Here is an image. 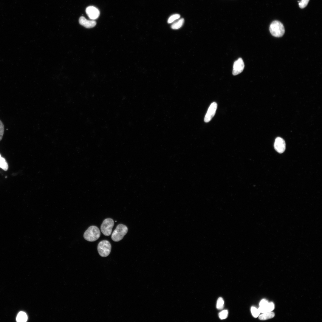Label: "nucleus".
I'll list each match as a JSON object with an SVG mask.
<instances>
[{
  "mask_svg": "<svg viewBox=\"0 0 322 322\" xmlns=\"http://www.w3.org/2000/svg\"><path fill=\"white\" fill-rule=\"evenodd\" d=\"M244 65L242 59L240 58L235 61L233 65V75H236L241 73L244 70Z\"/></svg>",
  "mask_w": 322,
  "mask_h": 322,
  "instance_id": "obj_6",
  "label": "nucleus"
},
{
  "mask_svg": "<svg viewBox=\"0 0 322 322\" xmlns=\"http://www.w3.org/2000/svg\"><path fill=\"white\" fill-rule=\"evenodd\" d=\"M128 231V228L126 225L119 224L112 233V239L114 242H119L123 239Z\"/></svg>",
  "mask_w": 322,
  "mask_h": 322,
  "instance_id": "obj_3",
  "label": "nucleus"
},
{
  "mask_svg": "<svg viewBox=\"0 0 322 322\" xmlns=\"http://www.w3.org/2000/svg\"><path fill=\"white\" fill-rule=\"evenodd\" d=\"M228 315V311L227 310H225L219 313V316L220 319H224L227 317Z\"/></svg>",
  "mask_w": 322,
  "mask_h": 322,
  "instance_id": "obj_19",
  "label": "nucleus"
},
{
  "mask_svg": "<svg viewBox=\"0 0 322 322\" xmlns=\"http://www.w3.org/2000/svg\"><path fill=\"white\" fill-rule=\"evenodd\" d=\"M268 301L266 299H263L260 302L259 304V307L263 306L268 304Z\"/></svg>",
  "mask_w": 322,
  "mask_h": 322,
  "instance_id": "obj_22",
  "label": "nucleus"
},
{
  "mask_svg": "<svg viewBox=\"0 0 322 322\" xmlns=\"http://www.w3.org/2000/svg\"><path fill=\"white\" fill-rule=\"evenodd\" d=\"M114 225L113 219L110 218L105 219L100 226V230L103 234L105 236H110L112 232V228Z\"/></svg>",
  "mask_w": 322,
  "mask_h": 322,
  "instance_id": "obj_5",
  "label": "nucleus"
},
{
  "mask_svg": "<svg viewBox=\"0 0 322 322\" xmlns=\"http://www.w3.org/2000/svg\"><path fill=\"white\" fill-rule=\"evenodd\" d=\"M86 11L89 18L92 20L97 18L100 14L98 9L93 6L87 7L86 9Z\"/></svg>",
  "mask_w": 322,
  "mask_h": 322,
  "instance_id": "obj_9",
  "label": "nucleus"
},
{
  "mask_svg": "<svg viewBox=\"0 0 322 322\" xmlns=\"http://www.w3.org/2000/svg\"><path fill=\"white\" fill-rule=\"evenodd\" d=\"M4 125L1 121L0 120V141L2 138L4 134Z\"/></svg>",
  "mask_w": 322,
  "mask_h": 322,
  "instance_id": "obj_21",
  "label": "nucleus"
},
{
  "mask_svg": "<svg viewBox=\"0 0 322 322\" xmlns=\"http://www.w3.org/2000/svg\"><path fill=\"white\" fill-rule=\"evenodd\" d=\"M309 0H301L298 3L301 8H304L307 5Z\"/></svg>",
  "mask_w": 322,
  "mask_h": 322,
  "instance_id": "obj_20",
  "label": "nucleus"
},
{
  "mask_svg": "<svg viewBox=\"0 0 322 322\" xmlns=\"http://www.w3.org/2000/svg\"><path fill=\"white\" fill-rule=\"evenodd\" d=\"M269 30L271 35L276 37H282L285 33L283 24L280 21L275 20L270 24Z\"/></svg>",
  "mask_w": 322,
  "mask_h": 322,
  "instance_id": "obj_2",
  "label": "nucleus"
},
{
  "mask_svg": "<svg viewBox=\"0 0 322 322\" xmlns=\"http://www.w3.org/2000/svg\"><path fill=\"white\" fill-rule=\"evenodd\" d=\"M79 23L80 24L87 28H92L94 27L96 24V22L95 21L93 20H88L83 16H81L80 18Z\"/></svg>",
  "mask_w": 322,
  "mask_h": 322,
  "instance_id": "obj_10",
  "label": "nucleus"
},
{
  "mask_svg": "<svg viewBox=\"0 0 322 322\" xmlns=\"http://www.w3.org/2000/svg\"><path fill=\"white\" fill-rule=\"evenodd\" d=\"M224 301L221 297L219 298L217 301L216 307L218 309H222L224 307Z\"/></svg>",
  "mask_w": 322,
  "mask_h": 322,
  "instance_id": "obj_16",
  "label": "nucleus"
},
{
  "mask_svg": "<svg viewBox=\"0 0 322 322\" xmlns=\"http://www.w3.org/2000/svg\"><path fill=\"white\" fill-rule=\"evenodd\" d=\"M100 232L99 229L96 226H90L85 232L83 237L85 239L89 242H94L100 237Z\"/></svg>",
  "mask_w": 322,
  "mask_h": 322,
  "instance_id": "obj_1",
  "label": "nucleus"
},
{
  "mask_svg": "<svg viewBox=\"0 0 322 322\" xmlns=\"http://www.w3.org/2000/svg\"><path fill=\"white\" fill-rule=\"evenodd\" d=\"M184 22V19L181 18L177 22L173 23L171 25V27L172 29L174 30L179 29L182 26Z\"/></svg>",
  "mask_w": 322,
  "mask_h": 322,
  "instance_id": "obj_15",
  "label": "nucleus"
},
{
  "mask_svg": "<svg viewBox=\"0 0 322 322\" xmlns=\"http://www.w3.org/2000/svg\"><path fill=\"white\" fill-rule=\"evenodd\" d=\"M27 317L26 313L23 312H20L18 314L16 318V321L18 322H24L27 321Z\"/></svg>",
  "mask_w": 322,
  "mask_h": 322,
  "instance_id": "obj_13",
  "label": "nucleus"
},
{
  "mask_svg": "<svg viewBox=\"0 0 322 322\" xmlns=\"http://www.w3.org/2000/svg\"><path fill=\"white\" fill-rule=\"evenodd\" d=\"M251 311L253 316L255 318H257L259 315L260 312L258 309L254 306H252L251 308Z\"/></svg>",
  "mask_w": 322,
  "mask_h": 322,
  "instance_id": "obj_18",
  "label": "nucleus"
},
{
  "mask_svg": "<svg viewBox=\"0 0 322 322\" xmlns=\"http://www.w3.org/2000/svg\"><path fill=\"white\" fill-rule=\"evenodd\" d=\"M274 304L273 302H268L263 306L259 307L258 309L259 312L264 313L271 312L274 309Z\"/></svg>",
  "mask_w": 322,
  "mask_h": 322,
  "instance_id": "obj_11",
  "label": "nucleus"
},
{
  "mask_svg": "<svg viewBox=\"0 0 322 322\" xmlns=\"http://www.w3.org/2000/svg\"><path fill=\"white\" fill-rule=\"evenodd\" d=\"M180 15L179 14H173L169 17L168 20V23H171L173 22L175 20L179 18L180 17Z\"/></svg>",
  "mask_w": 322,
  "mask_h": 322,
  "instance_id": "obj_17",
  "label": "nucleus"
},
{
  "mask_svg": "<svg viewBox=\"0 0 322 322\" xmlns=\"http://www.w3.org/2000/svg\"><path fill=\"white\" fill-rule=\"evenodd\" d=\"M217 104L215 102L211 103L209 107L205 116L204 120L206 123L209 122L215 115L217 108Z\"/></svg>",
  "mask_w": 322,
  "mask_h": 322,
  "instance_id": "obj_7",
  "label": "nucleus"
},
{
  "mask_svg": "<svg viewBox=\"0 0 322 322\" xmlns=\"http://www.w3.org/2000/svg\"><path fill=\"white\" fill-rule=\"evenodd\" d=\"M258 317L259 319L261 320H265L271 319L275 316L274 313L271 312L263 313Z\"/></svg>",
  "mask_w": 322,
  "mask_h": 322,
  "instance_id": "obj_12",
  "label": "nucleus"
},
{
  "mask_svg": "<svg viewBox=\"0 0 322 322\" xmlns=\"http://www.w3.org/2000/svg\"><path fill=\"white\" fill-rule=\"evenodd\" d=\"M112 246L110 242L107 240H102L98 243L97 249L100 256L106 257L110 254Z\"/></svg>",
  "mask_w": 322,
  "mask_h": 322,
  "instance_id": "obj_4",
  "label": "nucleus"
},
{
  "mask_svg": "<svg viewBox=\"0 0 322 322\" xmlns=\"http://www.w3.org/2000/svg\"><path fill=\"white\" fill-rule=\"evenodd\" d=\"M0 168L5 171L7 170L8 168V164L5 159L1 156L0 154Z\"/></svg>",
  "mask_w": 322,
  "mask_h": 322,
  "instance_id": "obj_14",
  "label": "nucleus"
},
{
  "mask_svg": "<svg viewBox=\"0 0 322 322\" xmlns=\"http://www.w3.org/2000/svg\"><path fill=\"white\" fill-rule=\"evenodd\" d=\"M274 147L278 153H281L284 152L286 148V144L284 140L279 137H277L274 142Z\"/></svg>",
  "mask_w": 322,
  "mask_h": 322,
  "instance_id": "obj_8",
  "label": "nucleus"
}]
</instances>
